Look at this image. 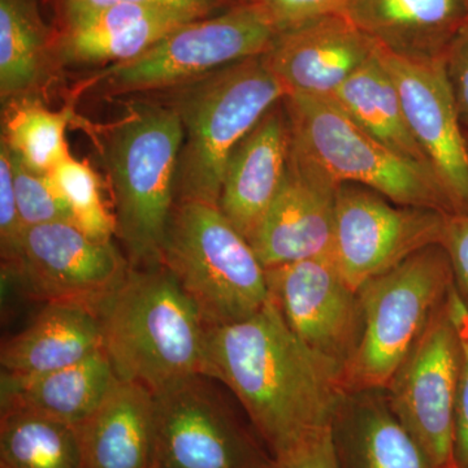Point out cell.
<instances>
[{"instance_id": "obj_1", "label": "cell", "mask_w": 468, "mask_h": 468, "mask_svg": "<svg viewBox=\"0 0 468 468\" xmlns=\"http://www.w3.org/2000/svg\"><path fill=\"white\" fill-rule=\"evenodd\" d=\"M206 377L241 403L271 457L334 426L343 377L286 324L272 300L250 318L207 326Z\"/></svg>"}, {"instance_id": "obj_2", "label": "cell", "mask_w": 468, "mask_h": 468, "mask_svg": "<svg viewBox=\"0 0 468 468\" xmlns=\"http://www.w3.org/2000/svg\"><path fill=\"white\" fill-rule=\"evenodd\" d=\"M97 314L101 349L120 380L158 393L185 378L206 377L207 325L163 264L131 266Z\"/></svg>"}, {"instance_id": "obj_3", "label": "cell", "mask_w": 468, "mask_h": 468, "mask_svg": "<svg viewBox=\"0 0 468 468\" xmlns=\"http://www.w3.org/2000/svg\"><path fill=\"white\" fill-rule=\"evenodd\" d=\"M101 153L112 190L116 236L132 267L163 263L176 205L175 183L184 132L162 100L129 101L125 113L101 132Z\"/></svg>"}, {"instance_id": "obj_4", "label": "cell", "mask_w": 468, "mask_h": 468, "mask_svg": "<svg viewBox=\"0 0 468 468\" xmlns=\"http://www.w3.org/2000/svg\"><path fill=\"white\" fill-rule=\"evenodd\" d=\"M162 92L184 132L176 203L218 206L228 158L261 117L284 100V85L261 55Z\"/></svg>"}, {"instance_id": "obj_5", "label": "cell", "mask_w": 468, "mask_h": 468, "mask_svg": "<svg viewBox=\"0 0 468 468\" xmlns=\"http://www.w3.org/2000/svg\"><path fill=\"white\" fill-rule=\"evenodd\" d=\"M162 264L207 326L250 318L271 300L266 268L218 206L176 203Z\"/></svg>"}, {"instance_id": "obj_6", "label": "cell", "mask_w": 468, "mask_h": 468, "mask_svg": "<svg viewBox=\"0 0 468 468\" xmlns=\"http://www.w3.org/2000/svg\"><path fill=\"white\" fill-rule=\"evenodd\" d=\"M292 153L332 183L368 187L390 201L452 215L436 176L366 132L328 98L291 94Z\"/></svg>"}, {"instance_id": "obj_7", "label": "cell", "mask_w": 468, "mask_h": 468, "mask_svg": "<svg viewBox=\"0 0 468 468\" xmlns=\"http://www.w3.org/2000/svg\"><path fill=\"white\" fill-rule=\"evenodd\" d=\"M454 286L441 245L421 249L358 291L362 334L343 374L346 394L385 390Z\"/></svg>"}, {"instance_id": "obj_8", "label": "cell", "mask_w": 468, "mask_h": 468, "mask_svg": "<svg viewBox=\"0 0 468 468\" xmlns=\"http://www.w3.org/2000/svg\"><path fill=\"white\" fill-rule=\"evenodd\" d=\"M277 32L250 0L176 27L149 50L86 81L109 97L165 91L243 58L266 54Z\"/></svg>"}, {"instance_id": "obj_9", "label": "cell", "mask_w": 468, "mask_h": 468, "mask_svg": "<svg viewBox=\"0 0 468 468\" xmlns=\"http://www.w3.org/2000/svg\"><path fill=\"white\" fill-rule=\"evenodd\" d=\"M212 378L198 375L154 393L151 468H270L272 457L243 427Z\"/></svg>"}, {"instance_id": "obj_10", "label": "cell", "mask_w": 468, "mask_h": 468, "mask_svg": "<svg viewBox=\"0 0 468 468\" xmlns=\"http://www.w3.org/2000/svg\"><path fill=\"white\" fill-rule=\"evenodd\" d=\"M2 270L32 300L97 311L124 282L131 263L112 239H92L69 221H57L26 228Z\"/></svg>"}, {"instance_id": "obj_11", "label": "cell", "mask_w": 468, "mask_h": 468, "mask_svg": "<svg viewBox=\"0 0 468 468\" xmlns=\"http://www.w3.org/2000/svg\"><path fill=\"white\" fill-rule=\"evenodd\" d=\"M461 367L460 335L446 298L384 390L431 468H458L454 427Z\"/></svg>"}, {"instance_id": "obj_12", "label": "cell", "mask_w": 468, "mask_h": 468, "mask_svg": "<svg viewBox=\"0 0 468 468\" xmlns=\"http://www.w3.org/2000/svg\"><path fill=\"white\" fill-rule=\"evenodd\" d=\"M446 217L436 209L397 205L360 185H340L332 260L358 292L421 249L441 245Z\"/></svg>"}, {"instance_id": "obj_13", "label": "cell", "mask_w": 468, "mask_h": 468, "mask_svg": "<svg viewBox=\"0 0 468 468\" xmlns=\"http://www.w3.org/2000/svg\"><path fill=\"white\" fill-rule=\"evenodd\" d=\"M271 300L311 351L343 377L358 347L362 311L331 254L266 270Z\"/></svg>"}, {"instance_id": "obj_14", "label": "cell", "mask_w": 468, "mask_h": 468, "mask_svg": "<svg viewBox=\"0 0 468 468\" xmlns=\"http://www.w3.org/2000/svg\"><path fill=\"white\" fill-rule=\"evenodd\" d=\"M399 90L410 131L441 186L452 215H468V147L442 60L414 61L377 45Z\"/></svg>"}, {"instance_id": "obj_15", "label": "cell", "mask_w": 468, "mask_h": 468, "mask_svg": "<svg viewBox=\"0 0 468 468\" xmlns=\"http://www.w3.org/2000/svg\"><path fill=\"white\" fill-rule=\"evenodd\" d=\"M375 52L377 43L341 12L277 34L264 58L286 95L331 98Z\"/></svg>"}, {"instance_id": "obj_16", "label": "cell", "mask_w": 468, "mask_h": 468, "mask_svg": "<svg viewBox=\"0 0 468 468\" xmlns=\"http://www.w3.org/2000/svg\"><path fill=\"white\" fill-rule=\"evenodd\" d=\"M337 189L291 151L284 184L252 242L266 270L331 254Z\"/></svg>"}, {"instance_id": "obj_17", "label": "cell", "mask_w": 468, "mask_h": 468, "mask_svg": "<svg viewBox=\"0 0 468 468\" xmlns=\"http://www.w3.org/2000/svg\"><path fill=\"white\" fill-rule=\"evenodd\" d=\"M291 151V124L282 100L228 158L218 207L251 246L284 184Z\"/></svg>"}, {"instance_id": "obj_18", "label": "cell", "mask_w": 468, "mask_h": 468, "mask_svg": "<svg viewBox=\"0 0 468 468\" xmlns=\"http://www.w3.org/2000/svg\"><path fill=\"white\" fill-rule=\"evenodd\" d=\"M202 17L207 16L159 5H119L100 9L57 27L55 60L58 68L122 63L149 50L176 27Z\"/></svg>"}, {"instance_id": "obj_19", "label": "cell", "mask_w": 468, "mask_h": 468, "mask_svg": "<svg viewBox=\"0 0 468 468\" xmlns=\"http://www.w3.org/2000/svg\"><path fill=\"white\" fill-rule=\"evenodd\" d=\"M343 14L390 54L436 61L467 26L468 0H347Z\"/></svg>"}, {"instance_id": "obj_20", "label": "cell", "mask_w": 468, "mask_h": 468, "mask_svg": "<svg viewBox=\"0 0 468 468\" xmlns=\"http://www.w3.org/2000/svg\"><path fill=\"white\" fill-rule=\"evenodd\" d=\"M155 399L144 385L120 380L77 426L81 468H151Z\"/></svg>"}, {"instance_id": "obj_21", "label": "cell", "mask_w": 468, "mask_h": 468, "mask_svg": "<svg viewBox=\"0 0 468 468\" xmlns=\"http://www.w3.org/2000/svg\"><path fill=\"white\" fill-rule=\"evenodd\" d=\"M101 349L97 311L84 304L46 303L0 350L2 374L29 378L82 362Z\"/></svg>"}, {"instance_id": "obj_22", "label": "cell", "mask_w": 468, "mask_h": 468, "mask_svg": "<svg viewBox=\"0 0 468 468\" xmlns=\"http://www.w3.org/2000/svg\"><path fill=\"white\" fill-rule=\"evenodd\" d=\"M119 381L101 349L82 362L38 377L2 374L0 402L2 409H30L77 427L100 408Z\"/></svg>"}, {"instance_id": "obj_23", "label": "cell", "mask_w": 468, "mask_h": 468, "mask_svg": "<svg viewBox=\"0 0 468 468\" xmlns=\"http://www.w3.org/2000/svg\"><path fill=\"white\" fill-rule=\"evenodd\" d=\"M334 426L341 427L349 468H431L384 390L346 394Z\"/></svg>"}, {"instance_id": "obj_24", "label": "cell", "mask_w": 468, "mask_h": 468, "mask_svg": "<svg viewBox=\"0 0 468 468\" xmlns=\"http://www.w3.org/2000/svg\"><path fill=\"white\" fill-rule=\"evenodd\" d=\"M57 70L54 32L43 23L36 0H0L2 104L36 97Z\"/></svg>"}, {"instance_id": "obj_25", "label": "cell", "mask_w": 468, "mask_h": 468, "mask_svg": "<svg viewBox=\"0 0 468 468\" xmlns=\"http://www.w3.org/2000/svg\"><path fill=\"white\" fill-rule=\"evenodd\" d=\"M328 100L334 101L356 124L385 146L403 158L431 169L410 131L399 90L378 60L377 52Z\"/></svg>"}, {"instance_id": "obj_26", "label": "cell", "mask_w": 468, "mask_h": 468, "mask_svg": "<svg viewBox=\"0 0 468 468\" xmlns=\"http://www.w3.org/2000/svg\"><path fill=\"white\" fill-rule=\"evenodd\" d=\"M0 468H81L77 427L30 409H2Z\"/></svg>"}, {"instance_id": "obj_27", "label": "cell", "mask_w": 468, "mask_h": 468, "mask_svg": "<svg viewBox=\"0 0 468 468\" xmlns=\"http://www.w3.org/2000/svg\"><path fill=\"white\" fill-rule=\"evenodd\" d=\"M2 143L14 158L37 174H50L69 154L66 140L72 111H52L37 97L3 104Z\"/></svg>"}, {"instance_id": "obj_28", "label": "cell", "mask_w": 468, "mask_h": 468, "mask_svg": "<svg viewBox=\"0 0 468 468\" xmlns=\"http://www.w3.org/2000/svg\"><path fill=\"white\" fill-rule=\"evenodd\" d=\"M48 175L72 212L75 226L92 239L103 241L116 236L115 215L104 201L100 176L88 162L69 153Z\"/></svg>"}, {"instance_id": "obj_29", "label": "cell", "mask_w": 468, "mask_h": 468, "mask_svg": "<svg viewBox=\"0 0 468 468\" xmlns=\"http://www.w3.org/2000/svg\"><path fill=\"white\" fill-rule=\"evenodd\" d=\"M11 160L17 207L24 227L57 221L73 223L72 212L61 198L50 175L37 174L12 155Z\"/></svg>"}, {"instance_id": "obj_30", "label": "cell", "mask_w": 468, "mask_h": 468, "mask_svg": "<svg viewBox=\"0 0 468 468\" xmlns=\"http://www.w3.org/2000/svg\"><path fill=\"white\" fill-rule=\"evenodd\" d=\"M452 322L460 335L462 367L455 408L454 455L458 468H468V309L452 286L448 295Z\"/></svg>"}, {"instance_id": "obj_31", "label": "cell", "mask_w": 468, "mask_h": 468, "mask_svg": "<svg viewBox=\"0 0 468 468\" xmlns=\"http://www.w3.org/2000/svg\"><path fill=\"white\" fill-rule=\"evenodd\" d=\"M277 34L328 15L341 14L347 0H250Z\"/></svg>"}, {"instance_id": "obj_32", "label": "cell", "mask_w": 468, "mask_h": 468, "mask_svg": "<svg viewBox=\"0 0 468 468\" xmlns=\"http://www.w3.org/2000/svg\"><path fill=\"white\" fill-rule=\"evenodd\" d=\"M50 2L57 15L58 26L82 15L119 5H159V7L187 9L203 16H211L217 14L218 9L232 7L223 0H50Z\"/></svg>"}, {"instance_id": "obj_33", "label": "cell", "mask_w": 468, "mask_h": 468, "mask_svg": "<svg viewBox=\"0 0 468 468\" xmlns=\"http://www.w3.org/2000/svg\"><path fill=\"white\" fill-rule=\"evenodd\" d=\"M24 227L15 193L12 160L5 144L0 143V249L2 263L16 254Z\"/></svg>"}, {"instance_id": "obj_34", "label": "cell", "mask_w": 468, "mask_h": 468, "mask_svg": "<svg viewBox=\"0 0 468 468\" xmlns=\"http://www.w3.org/2000/svg\"><path fill=\"white\" fill-rule=\"evenodd\" d=\"M270 468H340L334 426L322 428L275 455Z\"/></svg>"}, {"instance_id": "obj_35", "label": "cell", "mask_w": 468, "mask_h": 468, "mask_svg": "<svg viewBox=\"0 0 468 468\" xmlns=\"http://www.w3.org/2000/svg\"><path fill=\"white\" fill-rule=\"evenodd\" d=\"M451 261L455 291L468 309V215H448L441 239Z\"/></svg>"}, {"instance_id": "obj_36", "label": "cell", "mask_w": 468, "mask_h": 468, "mask_svg": "<svg viewBox=\"0 0 468 468\" xmlns=\"http://www.w3.org/2000/svg\"><path fill=\"white\" fill-rule=\"evenodd\" d=\"M443 67L462 126L468 132V24L449 46Z\"/></svg>"}, {"instance_id": "obj_37", "label": "cell", "mask_w": 468, "mask_h": 468, "mask_svg": "<svg viewBox=\"0 0 468 468\" xmlns=\"http://www.w3.org/2000/svg\"><path fill=\"white\" fill-rule=\"evenodd\" d=\"M466 133V141H467V147H468V132H464Z\"/></svg>"}]
</instances>
